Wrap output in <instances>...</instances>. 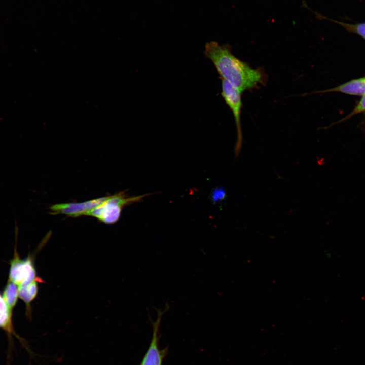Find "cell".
<instances>
[{"label": "cell", "instance_id": "6da1fadb", "mask_svg": "<svg viewBox=\"0 0 365 365\" xmlns=\"http://www.w3.org/2000/svg\"><path fill=\"white\" fill-rule=\"evenodd\" d=\"M204 54L213 64L222 79L240 92L251 89L263 81L264 76L259 69L251 67L234 56L228 45L215 41L207 43Z\"/></svg>", "mask_w": 365, "mask_h": 365}, {"label": "cell", "instance_id": "7a4b0ae2", "mask_svg": "<svg viewBox=\"0 0 365 365\" xmlns=\"http://www.w3.org/2000/svg\"><path fill=\"white\" fill-rule=\"evenodd\" d=\"M147 195L128 197L123 192L109 196L102 203L97 206L84 215L97 218L106 224H113L119 219L123 208L130 203L138 202Z\"/></svg>", "mask_w": 365, "mask_h": 365}, {"label": "cell", "instance_id": "3957f363", "mask_svg": "<svg viewBox=\"0 0 365 365\" xmlns=\"http://www.w3.org/2000/svg\"><path fill=\"white\" fill-rule=\"evenodd\" d=\"M35 253L22 259L15 247L13 257L10 262L8 280L18 286L30 283L35 280H43L37 275L34 265Z\"/></svg>", "mask_w": 365, "mask_h": 365}, {"label": "cell", "instance_id": "277c9868", "mask_svg": "<svg viewBox=\"0 0 365 365\" xmlns=\"http://www.w3.org/2000/svg\"><path fill=\"white\" fill-rule=\"evenodd\" d=\"M221 86L222 95L225 102L232 111L235 121L237 131V140L235 148V154L236 157H237L242 144L240 120L242 107L241 92L223 79H222Z\"/></svg>", "mask_w": 365, "mask_h": 365}, {"label": "cell", "instance_id": "5b68a950", "mask_svg": "<svg viewBox=\"0 0 365 365\" xmlns=\"http://www.w3.org/2000/svg\"><path fill=\"white\" fill-rule=\"evenodd\" d=\"M169 308L168 304L165 305L164 310L155 309L157 317L155 321H152L153 335L150 346L140 365H162L166 354L165 350H160L159 347L158 331L163 315Z\"/></svg>", "mask_w": 365, "mask_h": 365}, {"label": "cell", "instance_id": "8992f818", "mask_svg": "<svg viewBox=\"0 0 365 365\" xmlns=\"http://www.w3.org/2000/svg\"><path fill=\"white\" fill-rule=\"evenodd\" d=\"M109 196L78 203H65L52 205L50 207L51 214H64L71 217L84 215L105 200Z\"/></svg>", "mask_w": 365, "mask_h": 365}, {"label": "cell", "instance_id": "52a82bcc", "mask_svg": "<svg viewBox=\"0 0 365 365\" xmlns=\"http://www.w3.org/2000/svg\"><path fill=\"white\" fill-rule=\"evenodd\" d=\"M13 313L9 310L3 295L0 294V328L7 334L9 342V353L13 346V337H16L22 345L26 347L25 341L14 330L13 324Z\"/></svg>", "mask_w": 365, "mask_h": 365}, {"label": "cell", "instance_id": "ba28073f", "mask_svg": "<svg viewBox=\"0 0 365 365\" xmlns=\"http://www.w3.org/2000/svg\"><path fill=\"white\" fill-rule=\"evenodd\" d=\"M337 92L352 95H363L365 93V77L349 81L343 84L316 93Z\"/></svg>", "mask_w": 365, "mask_h": 365}, {"label": "cell", "instance_id": "9c48e42d", "mask_svg": "<svg viewBox=\"0 0 365 365\" xmlns=\"http://www.w3.org/2000/svg\"><path fill=\"white\" fill-rule=\"evenodd\" d=\"M43 280H35L30 283L18 286V297L25 304L26 313L31 317V303L36 298L39 289V284L43 283Z\"/></svg>", "mask_w": 365, "mask_h": 365}, {"label": "cell", "instance_id": "30bf717a", "mask_svg": "<svg viewBox=\"0 0 365 365\" xmlns=\"http://www.w3.org/2000/svg\"><path fill=\"white\" fill-rule=\"evenodd\" d=\"M3 297L11 312L16 306L18 297V286L10 280H8L5 287Z\"/></svg>", "mask_w": 365, "mask_h": 365}, {"label": "cell", "instance_id": "8fae6325", "mask_svg": "<svg viewBox=\"0 0 365 365\" xmlns=\"http://www.w3.org/2000/svg\"><path fill=\"white\" fill-rule=\"evenodd\" d=\"M227 197V193L224 187H217L211 192L210 199L211 203L216 204L222 202Z\"/></svg>", "mask_w": 365, "mask_h": 365}, {"label": "cell", "instance_id": "7c38bea8", "mask_svg": "<svg viewBox=\"0 0 365 365\" xmlns=\"http://www.w3.org/2000/svg\"><path fill=\"white\" fill-rule=\"evenodd\" d=\"M342 25L348 31L356 33L365 39V23L355 25L346 24Z\"/></svg>", "mask_w": 365, "mask_h": 365}, {"label": "cell", "instance_id": "4fadbf2b", "mask_svg": "<svg viewBox=\"0 0 365 365\" xmlns=\"http://www.w3.org/2000/svg\"><path fill=\"white\" fill-rule=\"evenodd\" d=\"M364 111H365V93L362 95L361 99L360 100L356 107L346 118H350L354 115L358 114Z\"/></svg>", "mask_w": 365, "mask_h": 365}]
</instances>
